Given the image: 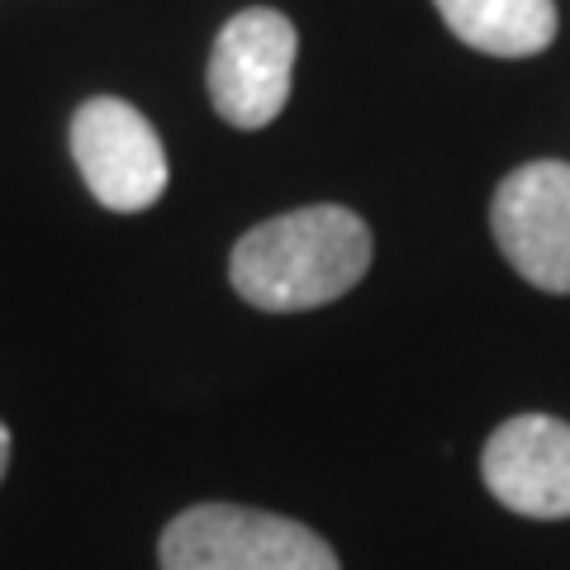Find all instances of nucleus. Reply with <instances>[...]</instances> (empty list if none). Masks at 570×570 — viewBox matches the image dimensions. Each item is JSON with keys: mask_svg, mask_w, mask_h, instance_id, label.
<instances>
[{"mask_svg": "<svg viewBox=\"0 0 570 570\" xmlns=\"http://www.w3.org/2000/svg\"><path fill=\"white\" fill-rule=\"evenodd\" d=\"M371 266V228L343 205L276 214L238 238L228 257L234 291L266 314H299L347 295Z\"/></svg>", "mask_w": 570, "mask_h": 570, "instance_id": "obj_1", "label": "nucleus"}, {"mask_svg": "<svg viewBox=\"0 0 570 570\" xmlns=\"http://www.w3.org/2000/svg\"><path fill=\"white\" fill-rule=\"evenodd\" d=\"M163 570H343L314 528L238 504H195L163 532Z\"/></svg>", "mask_w": 570, "mask_h": 570, "instance_id": "obj_2", "label": "nucleus"}, {"mask_svg": "<svg viewBox=\"0 0 570 570\" xmlns=\"http://www.w3.org/2000/svg\"><path fill=\"white\" fill-rule=\"evenodd\" d=\"M299 33L272 6L238 10L209 52V100L234 129H266L291 100Z\"/></svg>", "mask_w": 570, "mask_h": 570, "instance_id": "obj_3", "label": "nucleus"}, {"mask_svg": "<svg viewBox=\"0 0 570 570\" xmlns=\"http://www.w3.org/2000/svg\"><path fill=\"white\" fill-rule=\"evenodd\" d=\"M71 157L91 195L115 214L153 209L167 190L163 138L119 96H96L71 115Z\"/></svg>", "mask_w": 570, "mask_h": 570, "instance_id": "obj_4", "label": "nucleus"}, {"mask_svg": "<svg viewBox=\"0 0 570 570\" xmlns=\"http://www.w3.org/2000/svg\"><path fill=\"white\" fill-rule=\"evenodd\" d=\"M490 228L513 272L547 295H570V163H528L499 181Z\"/></svg>", "mask_w": 570, "mask_h": 570, "instance_id": "obj_5", "label": "nucleus"}, {"mask_svg": "<svg viewBox=\"0 0 570 570\" xmlns=\"http://www.w3.org/2000/svg\"><path fill=\"white\" fill-rule=\"evenodd\" d=\"M485 485L523 519H570V423L519 414L499 423L480 452Z\"/></svg>", "mask_w": 570, "mask_h": 570, "instance_id": "obj_6", "label": "nucleus"}, {"mask_svg": "<svg viewBox=\"0 0 570 570\" xmlns=\"http://www.w3.org/2000/svg\"><path fill=\"white\" fill-rule=\"evenodd\" d=\"M442 24L490 58H532L557 39V0H433Z\"/></svg>", "mask_w": 570, "mask_h": 570, "instance_id": "obj_7", "label": "nucleus"}, {"mask_svg": "<svg viewBox=\"0 0 570 570\" xmlns=\"http://www.w3.org/2000/svg\"><path fill=\"white\" fill-rule=\"evenodd\" d=\"M6 466H10V428L0 423V480H6Z\"/></svg>", "mask_w": 570, "mask_h": 570, "instance_id": "obj_8", "label": "nucleus"}]
</instances>
